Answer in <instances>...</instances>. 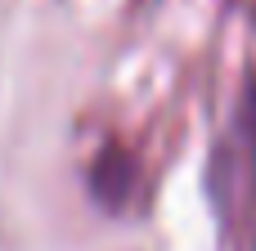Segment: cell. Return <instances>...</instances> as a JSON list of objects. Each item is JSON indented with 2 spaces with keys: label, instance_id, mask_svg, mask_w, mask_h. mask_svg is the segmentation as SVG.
<instances>
[{
  "label": "cell",
  "instance_id": "obj_1",
  "mask_svg": "<svg viewBox=\"0 0 256 251\" xmlns=\"http://www.w3.org/2000/svg\"><path fill=\"white\" fill-rule=\"evenodd\" d=\"M202 202L216 251H256V67H248L202 157Z\"/></svg>",
  "mask_w": 256,
  "mask_h": 251
},
{
  "label": "cell",
  "instance_id": "obj_2",
  "mask_svg": "<svg viewBox=\"0 0 256 251\" xmlns=\"http://www.w3.org/2000/svg\"><path fill=\"white\" fill-rule=\"evenodd\" d=\"M86 198L94 211L112 216V220H126V216H140L148 207V175H144V162L135 148H126L122 139H104L90 162H86Z\"/></svg>",
  "mask_w": 256,
  "mask_h": 251
}]
</instances>
